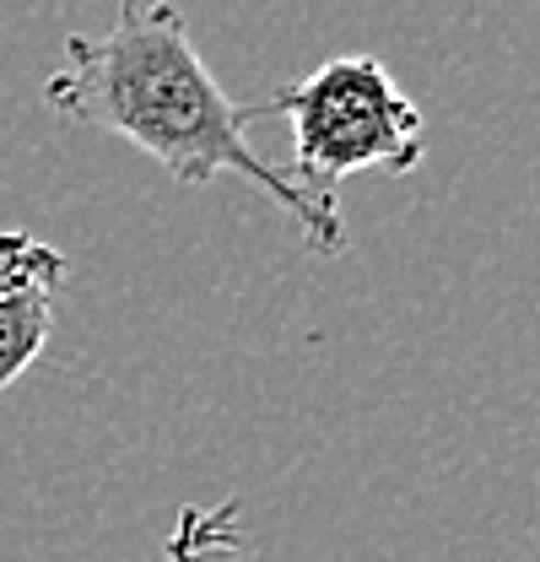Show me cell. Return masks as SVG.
I'll return each mask as SVG.
<instances>
[{"instance_id": "3", "label": "cell", "mask_w": 540, "mask_h": 562, "mask_svg": "<svg viewBox=\"0 0 540 562\" xmlns=\"http://www.w3.org/2000/svg\"><path fill=\"white\" fill-rule=\"evenodd\" d=\"M66 255L33 233H0V395L44 357L55 336V303Z\"/></svg>"}, {"instance_id": "4", "label": "cell", "mask_w": 540, "mask_h": 562, "mask_svg": "<svg viewBox=\"0 0 540 562\" xmlns=\"http://www.w3.org/2000/svg\"><path fill=\"white\" fill-rule=\"evenodd\" d=\"M162 558L168 562H249L244 552V503L222 497V503H184L162 536Z\"/></svg>"}, {"instance_id": "1", "label": "cell", "mask_w": 540, "mask_h": 562, "mask_svg": "<svg viewBox=\"0 0 540 562\" xmlns=\"http://www.w3.org/2000/svg\"><path fill=\"white\" fill-rule=\"evenodd\" d=\"M44 103L70 125L131 140L179 184L238 173L297 222L314 255L346 249V216L319 211L249 146V125L266 120L260 98H227L173 0H125L109 33H70L44 81Z\"/></svg>"}, {"instance_id": "2", "label": "cell", "mask_w": 540, "mask_h": 562, "mask_svg": "<svg viewBox=\"0 0 540 562\" xmlns=\"http://www.w3.org/2000/svg\"><path fill=\"white\" fill-rule=\"evenodd\" d=\"M266 114H281L292 131V162L281 168L319 211L340 216L346 173H410L427 151L421 109L373 55H336L303 81H286L260 98Z\"/></svg>"}]
</instances>
